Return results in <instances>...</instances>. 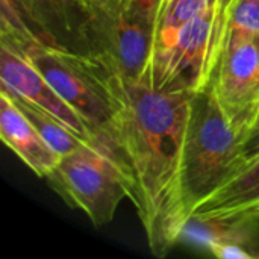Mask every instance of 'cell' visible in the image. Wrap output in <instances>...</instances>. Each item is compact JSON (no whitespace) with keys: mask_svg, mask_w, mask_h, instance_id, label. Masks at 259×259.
<instances>
[{"mask_svg":"<svg viewBox=\"0 0 259 259\" xmlns=\"http://www.w3.org/2000/svg\"><path fill=\"white\" fill-rule=\"evenodd\" d=\"M0 33V39L23 52L56 93L80 115L94 146L118 159L129 173L121 149L120 102L112 73L91 55L42 44L6 0H2Z\"/></svg>","mask_w":259,"mask_h":259,"instance_id":"obj_2","label":"cell"},{"mask_svg":"<svg viewBox=\"0 0 259 259\" xmlns=\"http://www.w3.org/2000/svg\"><path fill=\"white\" fill-rule=\"evenodd\" d=\"M131 2H132V5L135 8H138L141 12H144L146 15H149V17H152L155 20L156 9H158L161 0H131Z\"/></svg>","mask_w":259,"mask_h":259,"instance_id":"obj_17","label":"cell"},{"mask_svg":"<svg viewBox=\"0 0 259 259\" xmlns=\"http://www.w3.org/2000/svg\"><path fill=\"white\" fill-rule=\"evenodd\" d=\"M0 137L3 143L38 178L46 179L61 161L30 120L18 109L12 99L0 91Z\"/></svg>","mask_w":259,"mask_h":259,"instance_id":"obj_11","label":"cell"},{"mask_svg":"<svg viewBox=\"0 0 259 259\" xmlns=\"http://www.w3.org/2000/svg\"><path fill=\"white\" fill-rule=\"evenodd\" d=\"M234 0H219V5L226 11V14H229V8L232 6Z\"/></svg>","mask_w":259,"mask_h":259,"instance_id":"obj_18","label":"cell"},{"mask_svg":"<svg viewBox=\"0 0 259 259\" xmlns=\"http://www.w3.org/2000/svg\"><path fill=\"white\" fill-rule=\"evenodd\" d=\"M191 217L228 223L259 220V159L244 167L196 206Z\"/></svg>","mask_w":259,"mask_h":259,"instance_id":"obj_10","label":"cell"},{"mask_svg":"<svg viewBox=\"0 0 259 259\" xmlns=\"http://www.w3.org/2000/svg\"><path fill=\"white\" fill-rule=\"evenodd\" d=\"M0 91L24 99L38 109L55 117L76 135L94 144L80 115L56 93L23 52L3 39H0Z\"/></svg>","mask_w":259,"mask_h":259,"instance_id":"obj_8","label":"cell"},{"mask_svg":"<svg viewBox=\"0 0 259 259\" xmlns=\"http://www.w3.org/2000/svg\"><path fill=\"white\" fill-rule=\"evenodd\" d=\"M209 90L241 140L259 114V33L226 42Z\"/></svg>","mask_w":259,"mask_h":259,"instance_id":"obj_7","label":"cell"},{"mask_svg":"<svg viewBox=\"0 0 259 259\" xmlns=\"http://www.w3.org/2000/svg\"><path fill=\"white\" fill-rule=\"evenodd\" d=\"M258 33L259 0H234L228 14L226 42Z\"/></svg>","mask_w":259,"mask_h":259,"instance_id":"obj_14","label":"cell"},{"mask_svg":"<svg viewBox=\"0 0 259 259\" xmlns=\"http://www.w3.org/2000/svg\"><path fill=\"white\" fill-rule=\"evenodd\" d=\"M219 0H161L155 17V47L167 44L178 30Z\"/></svg>","mask_w":259,"mask_h":259,"instance_id":"obj_13","label":"cell"},{"mask_svg":"<svg viewBox=\"0 0 259 259\" xmlns=\"http://www.w3.org/2000/svg\"><path fill=\"white\" fill-rule=\"evenodd\" d=\"M29 30L46 46L85 53V0H6Z\"/></svg>","mask_w":259,"mask_h":259,"instance_id":"obj_9","label":"cell"},{"mask_svg":"<svg viewBox=\"0 0 259 259\" xmlns=\"http://www.w3.org/2000/svg\"><path fill=\"white\" fill-rule=\"evenodd\" d=\"M214 256L222 259H253L259 255L253 250L252 246L241 244V243H219L208 249Z\"/></svg>","mask_w":259,"mask_h":259,"instance_id":"obj_16","label":"cell"},{"mask_svg":"<svg viewBox=\"0 0 259 259\" xmlns=\"http://www.w3.org/2000/svg\"><path fill=\"white\" fill-rule=\"evenodd\" d=\"M88 55L123 82L140 83L155 47V20L131 0H85Z\"/></svg>","mask_w":259,"mask_h":259,"instance_id":"obj_5","label":"cell"},{"mask_svg":"<svg viewBox=\"0 0 259 259\" xmlns=\"http://www.w3.org/2000/svg\"><path fill=\"white\" fill-rule=\"evenodd\" d=\"M226 30L228 14L215 2L153 50L140 83L167 93L206 91L225 50Z\"/></svg>","mask_w":259,"mask_h":259,"instance_id":"obj_4","label":"cell"},{"mask_svg":"<svg viewBox=\"0 0 259 259\" xmlns=\"http://www.w3.org/2000/svg\"><path fill=\"white\" fill-rule=\"evenodd\" d=\"M46 181L68 206L85 212L94 226L112 222L123 199L132 196L124 165L90 143L64 155Z\"/></svg>","mask_w":259,"mask_h":259,"instance_id":"obj_6","label":"cell"},{"mask_svg":"<svg viewBox=\"0 0 259 259\" xmlns=\"http://www.w3.org/2000/svg\"><path fill=\"white\" fill-rule=\"evenodd\" d=\"M2 93H5V91H2ZM5 94H8V93H5ZM8 96L18 106V109L30 120V123L35 126V129L41 134V137L47 141V144L58 155H61V156L68 155V153L74 152L76 149H79L80 146L90 143V141L83 140L82 137L76 135L74 132H71L61 121H58L55 117L38 109L36 106L26 102L24 99L14 96V94H8Z\"/></svg>","mask_w":259,"mask_h":259,"instance_id":"obj_12","label":"cell"},{"mask_svg":"<svg viewBox=\"0 0 259 259\" xmlns=\"http://www.w3.org/2000/svg\"><path fill=\"white\" fill-rule=\"evenodd\" d=\"M112 79L120 102L121 149L132 181L131 202L152 253L165 256L187 225L181 165L196 94L127 83L115 74Z\"/></svg>","mask_w":259,"mask_h":259,"instance_id":"obj_1","label":"cell"},{"mask_svg":"<svg viewBox=\"0 0 259 259\" xmlns=\"http://www.w3.org/2000/svg\"><path fill=\"white\" fill-rule=\"evenodd\" d=\"M240 170V137L212 91L208 88L197 93L193 99L181 165V197L187 222L196 206Z\"/></svg>","mask_w":259,"mask_h":259,"instance_id":"obj_3","label":"cell"},{"mask_svg":"<svg viewBox=\"0 0 259 259\" xmlns=\"http://www.w3.org/2000/svg\"><path fill=\"white\" fill-rule=\"evenodd\" d=\"M259 159V114L255 118L250 129L244 134V137L240 140V161H241V170L252 162ZM240 170V171H241Z\"/></svg>","mask_w":259,"mask_h":259,"instance_id":"obj_15","label":"cell"}]
</instances>
